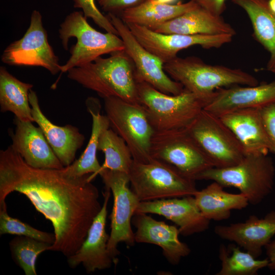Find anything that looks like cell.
Returning a JSON list of instances; mask_svg holds the SVG:
<instances>
[{
  "instance_id": "obj_1",
  "label": "cell",
  "mask_w": 275,
  "mask_h": 275,
  "mask_svg": "<svg viewBox=\"0 0 275 275\" xmlns=\"http://www.w3.org/2000/svg\"><path fill=\"white\" fill-rule=\"evenodd\" d=\"M90 176L33 168L11 145L0 151V205L12 192L25 195L53 226L55 241L49 251L68 258L79 249L102 208Z\"/></svg>"
},
{
  "instance_id": "obj_2",
  "label": "cell",
  "mask_w": 275,
  "mask_h": 275,
  "mask_svg": "<svg viewBox=\"0 0 275 275\" xmlns=\"http://www.w3.org/2000/svg\"><path fill=\"white\" fill-rule=\"evenodd\" d=\"M99 57L67 71V77L104 98L115 97L139 103L134 65L124 50Z\"/></svg>"
},
{
  "instance_id": "obj_3",
  "label": "cell",
  "mask_w": 275,
  "mask_h": 275,
  "mask_svg": "<svg viewBox=\"0 0 275 275\" xmlns=\"http://www.w3.org/2000/svg\"><path fill=\"white\" fill-rule=\"evenodd\" d=\"M139 103L145 110L155 131L184 128L213 99L215 91L199 96L188 90L170 95L144 81L137 82Z\"/></svg>"
},
{
  "instance_id": "obj_4",
  "label": "cell",
  "mask_w": 275,
  "mask_h": 275,
  "mask_svg": "<svg viewBox=\"0 0 275 275\" xmlns=\"http://www.w3.org/2000/svg\"><path fill=\"white\" fill-rule=\"evenodd\" d=\"M275 168L268 154H245L238 163L226 168H209L199 174L197 180H212L223 187L237 188L250 204L260 203L272 191Z\"/></svg>"
},
{
  "instance_id": "obj_5",
  "label": "cell",
  "mask_w": 275,
  "mask_h": 275,
  "mask_svg": "<svg viewBox=\"0 0 275 275\" xmlns=\"http://www.w3.org/2000/svg\"><path fill=\"white\" fill-rule=\"evenodd\" d=\"M166 73L184 89L199 96H207L217 89L235 85L254 86L257 79L240 69L206 64L194 56L177 57L163 65Z\"/></svg>"
},
{
  "instance_id": "obj_6",
  "label": "cell",
  "mask_w": 275,
  "mask_h": 275,
  "mask_svg": "<svg viewBox=\"0 0 275 275\" xmlns=\"http://www.w3.org/2000/svg\"><path fill=\"white\" fill-rule=\"evenodd\" d=\"M128 175L130 188L140 201L194 196L195 180L174 166L157 159L133 161Z\"/></svg>"
},
{
  "instance_id": "obj_7",
  "label": "cell",
  "mask_w": 275,
  "mask_h": 275,
  "mask_svg": "<svg viewBox=\"0 0 275 275\" xmlns=\"http://www.w3.org/2000/svg\"><path fill=\"white\" fill-rule=\"evenodd\" d=\"M82 11H74L68 15L60 24L59 37L63 48L68 49V42L74 37L77 42L70 50V57L61 65V72H67L71 68L90 63L104 54L124 50L119 36L103 33L94 29L87 21Z\"/></svg>"
},
{
  "instance_id": "obj_8",
  "label": "cell",
  "mask_w": 275,
  "mask_h": 275,
  "mask_svg": "<svg viewBox=\"0 0 275 275\" xmlns=\"http://www.w3.org/2000/svg\"><path fill=\"white\" fill-rule=\"evenodd\" d=\"M103 100L109 127L124 140L133 160L150 161L152 159L151 142L155 130L143 106L115 97Z\"/></svg>"
},
{
  "instance_id": "obj_9",
  "label": "cell",
  "mask_w": 275,
  "mask_h": 275,
  "mask_svg": "<svg viewBox=\"0 0 275 275\" xmlns=\"http://www.w3.org/2000/svg\"><path fill=\"white\" fill-rule=\"evenodd\" d=\"M150 151L152 158L174 166L195 180L202 172L214 167L186 128L155 131Z\"/></svg>"
},
{
  "instance_id": "obj_10",
  "label": "cell",
  "mask_w": 275,
  "mask_h": 275,
  "mask_svg": "<svg viewBox=\"0 0 275 275\" xmlns=\"http://www.w3.org/2000/svg\"><path fill=\"white\" fill-rule=\"evenodd\" d=\"M186 129L214 167L234 166L245 155L242 145L221 118L204 109Z\"/></svg>"
},
{
  "instance_id": "obj_11",
  "label": "cell",
  "mask_w": 275,
  "mask_h": 275,
  "mask_svg": "<svg viewBox=\"0 0 275 275\" xmlns=\"http://www.w3.org/2000/svg\"><path fill=\"white\" fill-rule=\"evenodd\" d=\"M101 176L105 187L110 189L114 198L111 214V233L107 242V250L115 264L120 254L118 249L120 242L128 246L134 244V233L131 228L132 218L141 201L129 187V178L127 173L104 169Z\"/></svg>"
},
{
  "instance_id": "obj_12",
  "label": "cell",
  "mask_w": 275,
  "mask_h": 275,
  "mask_svg": "<svg viewBox=\"0 0 275 275\" xmlns=\"http://www.w3.org/2000/svg\"><path fill=\"white\" fill-rule=\"evenodd\" d=\"M1 60L9 65L41 67L52 75L61 72L59 58L49 43L39 11L32 12L29 27L23 36L5 48Z\"/></svg>"
},
{
  "instance_id": "obj_13",
  "label": "cell",
  "mask_w": 275,
  "mask_h": 275,
  "mask_svg": "<svg viewBox=\"0 0 275 275\" xmlns=\"http://www.w3.org/2000/svg\"><path fill=\"white\" fill-rule=\"evenodd\" d=\"M123 40L124 50L132 61L137 82H146L167 94L178 95L184 88L169 77L163 69L164 63L145 48L136 40L126 24L117 15H106Z\"/></svg>"
},
{
  "instance_id": "obj_14",
  "label": "cell",
  "mask_w": 275,
  "mask_h": 275,
  "mask_svg": "<svg viewBox=\"0 0 275 275\" xmlns=\"http://www.w3.org/2000/svg\"><path fill=\"white\" fill-rule=\"evenodd\" d=\"M139 43L164 64L176 58L180 50L199 45L205 49L219 48L232 40L231 35H186L162 34L133 23L126 24Z\"/></svg>"
},
{
  "instance_id": "obj_15",
  "label": "cell",
  "mask_w": 275,
  "mask_h": 275,
  "mask_svg": "<svg viewBox=\"0 0 275 275\" xmlns=\"http://www.w3.org/2000/svg\"><path fill=\"white\" fill-rule=\"evenodd\" d=\"M111 191L109 188L105 187L101 209L91 225L85 241L75 253L67 258L68 264L71 268L82 264L89 273L97 270L109 268L114 263L107 250L109 235L106 231L107 205Z\"/></svg>"
},
{
  "instance_id": "obj_16",
  "label": "cell",
  "mask_w": 275,
  "mask_h": 275,
  "mask_svg": "<svg viewBox=\"0 0 275 275\" xmlns=\"http://www.w3.org/2000/svg\"><path fill=\"white\" fill-rule=\"evenodd\" d=\"M135 213L163 216L176 224L184 236L205 231L210 221L203 215L193 196L141 201Z\"/></svg>"
},
{
  "instance_id": "obj_17",
  "label": "cell",
  "mask_w": 275,
  "mask_h": 275,
  "mask_svg": "<svg viewBox=\"0 0 275 275\" xmlns=\"http://www.w3.org/2000/svg\"><path fill=\"white\" fill-rule=\"evenodd\" d=\"M14 132L9 130L12 146L29 166L40 169L64 167L47 141L42 129L30 121L14 117Z\"/></svg>"
},
{
  "instance_id": "obj_18",
  "label": "cell",
  "mask_w": 275,
  "mask_h": 275,
  "mask_svg": "<svg viewBox=\"0 0 275 275\" xmlns=\"http://www.w3.org/2000/svg\"><path fill=\"white\" fill-rule=\"evenodd\" d=\"M132 223L136 229L135 242L159 246L162 250L163 256L171 264H178L182 258L190 253L188 245L180 240V232L176 226L157 221L144 213H135Z\"/></svg>"
},
{
  "instance_id": "obj_19",
  "label": "cell",
  "mask_w": 275,
  "mask_h": 275,
  "mask_svg": "<svg viewBox=\"0 0 275 275\" xmlns=\"http://www.w3.org/2000/svg\"><path fill=\"white\" fill-rule=\"evenodd\" d=\"M214 232L221 238L235 242L257 258L275 235V210L262 218L251 215L244 222L216 226Z\"/></svg>"
},
{
  "instance_id": "obj_20",
  "label": "cell",
  "mask_w": 275,
  "mask_h": 275,
  "mask_svg": "<svg viewBox=\"0 0 275 275\" xmlns=\"http://www.w3.org/2000/svg\"><path fill=\"white\" fill-rule=\"evenodd\" d=\"M242 145L245 155L275 153L265 129L260 108L237 109L219 117Z\"/></svg>"
},
{
  "instance_id": "obj_21",
  "label": "cell",
  "mask_w": 275,
  "mask_h": 275,
  "mask_svg": "<svg viewBox=\"0 0 275 275\" xmlns=\"http://www.w3.org/2000/svg\"><path fill=\"white\" fill-rule=\"evenodd\" d=\"M29 101L34 122L42 129L56 156L64 167L70 165L84 144V135L72 125L60 126L52 123L42 112L37 94L32 89L29 93Z\"/></svg>"
},
{
  "instance_id": "obj_22",
  "label": "cell",
  "mask_w": 275,
  "mask_h": 275,
  "mask_svg": "<svg viewBox=\"0 0 275 275\" xmlns=\"http://www.w3.org/2000/svg\"><path fill=\"white\" fill-rule=\"evenodd\" d=\"M275 102V80L254 86L235 85L215 91L204 109L217 116L242 108H261Z\"/></svg>"
},
{
  "instance_id": "obj_23",
  "label": "cell",
  "mask_w": 275,
  "mask_h": 275,
  "mask_svg": "<svg viewBox=\"0 0 275 275\" xmlns=\"http://www.w3.org/2000/svg\"><path fill=\"white\" fill-rule=\"evenodd\" d=\"M162 34L186 35H235L236 31L221 16L198 6L151 30Z\"/></svg>"
},
{
  "instance_id": "obj_24",
  "label": "cell",
  "mask_w": 275,
  "mask_h": 275,
  "mask_svg": "<svg viewBox=\"0 0 275 275\" xmlns=\"http://www.w3.org/2000/svg\"><path fill=\"white\" fill-rule=\"evenodd\" d=\"M86 104L92 118V130L89 142L79 158L61 170L66 175L72 177H81L92 173L90 179L92 181L98 174L101 168L97 157L99 137L104 128L110 127L107 117L100 114L101 105L97 98L88 97Z\"/></svg>"
},
{
  "instance_id": "obj_25",
  "label": "cell",
  "mask_w": 275,
  "mask_h": 275,
  "mask_svg": "<svg viewBox=\"0 0 275 275\" xmlns=\"http://www.w3.org/2000/svg\"><path fill=\"white\" fill-rule=\"evenodd\" d=\"M218 183L213 181L194 196L203 215L211 221L228 219L233 210H241L250 204L241 193H229Z\"/></svg>"
},
{
  "instance_id": "obj_26",
  "label": "cell",
  "mask_w": 275,
  "mask_h": 275,
  "mask_svg": "<svg viewBox=\"0 0 275 275\" xmlns=\"http://www.w3.org/2000/svg\"><path fill=\"white\" fill-rule=\"evenodd\" d=\"M268 0H232L249 16L255 39L269 52L267 69L275 72V14L269 9Z\"/></svg>"
},
{
  "instance_id": "obj_27",
  "label": "cell",
  "mask_w": 275,
  "mask_h": 275,
  "mask_svg": "<svg viewBox=\"0 0 275 275\" xmlns=\"http://www.w3.org/2000/svg\"><path fill=\"white\" fill-rule=\"evenodd\" d=\"M199 6L190 0L185 3L166 4L156 0H146L122 11L120 18L126 23H133L152 30Z\"/></svg>"
},
{
  "instance_id": "obj_28",
  "label": "cell",
  "mask_w": 275,
  "mask_h": 275,
  "mask_svg": "<svg viewBox=\"0 0 275 275\" xmlns=\"http://www.w3.org/2000/svg\"><path fill=\"white\" fill-rule=\"evenodd\" d=\"M33 85L22 82L0 67V107L2 113L10 112L24 121L34 122L29 101Z\"/></svg>"
},
{
  "instance_id": "obj_29",
  "label": "cell",
  "mask_w": 275,
  "mask_h": 275,
  "mask_svg": "<svg viewBox=\"0 0 275 275\" xmlns=\"http://www.w3.org/2000/svg\"><path fill=\"white\" fill-rule=\"evenodd\" d=\"M98 150L101 151L105 157L99 172L108 169L128 174L133 161L131 152L124 140L110 127L101 132Z\"/></svg>"
},
{
  "instance_id": "obj_30",
  "label": "cell",
  "mask_w": 275,
  "mask_h": 275,
  "mask_svg": "<svg viewBox=\"0 0 275 275\" xmlns=\"http://www.w3.org/2000/svg\"><path fill=\"white\" fill-rule=\"evenodd\" d=\"M218 257L221 268L216 275H256L269 263L267 258L258 260L250 253L242 251L238 245L228 248L222 244Z\"/></svg>"
},
{
  "instance_id": "obj_31",
  "label": "cell",
  "mask_w": 275,
  "mask_h": 275,
  "mask_svg": "<svg viewBox=\"0 0 275 275\" xmlns=\"http://www.w3.org/2000/svg\"><path fill=\"white\" fill-rule=\"evenodd\" d=\"M51 244L29 237L18 236L10 242L14 260L25 275H36V262L38 256L49 250Z\"/></svg>"
},
{
  "instance_id": "obj_32",
  "label": "cell",
  "mask_w": 275,
  "mask_h": 275,
  "mask_svg": "<svg viewBox=\"0 0 275 275\" xmlns=\"http://www.w3.org/2000/svg\"><path fill=\"white\" fill-rule=\"evenodd\" d=\"M6 234L29 237L51 244L55 241L54 234L39 230L9 216L5 204L0 206V234Z\"/></svg>"
},
{
  "instance_id": "obj_33",
  "label": "cell",
  "mask_w": 275,
  "mask_h": 275,
  "mask_svg": "<svg viewBox=\"0 0 275 275\" xmlns=\"http://www.w3.org/2000/svg\"><path fill=\"white\" fill-rule=\"evenodd\" d=\"M73 6L82 10L84 16L90 18L99 27L106 32L111 33L119 36L115 29L107 16H104L99 10L95 4V0H72Z\"/></svg>"
},
{
  "instance_id": "obj_34",
  "label": "cell",
  "mask_w": 275,
  "mask_h": 275,
  "mask_svg": "<svg viewBox=\"0 0 275 275\" xmlns=\"http://www.w3.org/2000/svg\"><path fill=\"white\" fill-rule=\"evenodd\" d=\"M146 0H95L102 9L108 13L116 14L135 7Z\"/></svg>"
},
{
  "instance_id": "obj_35",
  "label": "cell",
  "mask_w": 275,
  "mask_h": 275,
  "mask_svg": "<svg viewBox=\"0 0 275 275\" xmlns=\"http://www.w3.org/2000/svg\"><path fill=\"white\" fill-rule=\"evenodd\" d=\"M267 134L275 147V102L260 108Z\"/></svg>"
},
{
  "instance_id": "obj_36",
  "label": "cell",
  "mask_w": 275,
  "mask_h": 275,
  "mask_svg": "<svg viewBox=\"0 0 275 275\" xmlns=\"http://www.w3.org/2000/svg\"><path fill=\"white\" fill-rule=\"evenodd\" d=\"M211 13L221 16L225 11L226 0H191Z\"/></svg>"
},
{
  "instance_id": "obj_37",
  "label": "cell",
  "mask_w": 275,
  "mask_h": 275,
  "mask_svg": "<svg viewBox=\"0 0 275 275\" xmlns=\"http://www.w3.org/2000/svg\"><path fill=\"white\" fill-rule=\"evenodd\" d=\"M264 248L269 261L267 267L270 270H275V239L270 241Z\"/></svg>"
},
{
  "instance_id": "obj_38",
  "label": "cell",
  "mask_w": 275,
  "mask_h": 275,
  "mask_svg": "<svg viewBox=\"0 0 275 275\" xmlns=\"http://www.w3.org/2000/svg\"><path fill=\"white\" fill-rule=\"evenodd\" d=\"M268 5L271 11L275 14V0H268Z\"/></svg>"
},
{
  "instance_id": "obj_39",
  "label": "cell",
  "mask_w": 275,
  "mask_h": 275,
  "mask_svg": "<svg viewBox=\"0 0 275 275\" xmlns=\"http://www.w3.org/2000/svg\"><path fill=\"white\" fill-rule=\"evenodd\" d=\"M156 1L161 3L172 5V4H174V3H175L177 2H178L179 0H156Z\"/></svg>"
},
{
  "instance_id": "obj_40",
  "label": "cell",
  "mask_w": 275,
  "mask_h": 275,
  "mask_svg": "<svg viewBox=\"0 0 275 275\" xmlns=\"http://www.w3.org/2000/svg\"><path fill=\"white\" fill-rule=\"evenodd\" d=\"M273 73H274V74H275V72H274Z\"/></svg>"
}]
</instances>
